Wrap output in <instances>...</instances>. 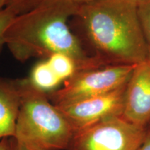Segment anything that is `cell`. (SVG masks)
Masks as SVG:
<instances>
[{"mask_svg": "<svg viewBox=\"0 0 150 150\" xmlns=\"http://www.w3.org/2000/svg\"><path fill=\"white\" fill-rule=\"evenodd\" d=\"M137 10L150 56V0H142L137 5Z\"/></svg>", "mask_w": 150, "mask_h": 150, "instance_id": "obj_11", "label": "cell"}, {"mask_svg": "<svg viewBox=\"0 0 150 150\" xmlns=\"http://www.w3.org/2000/svg\"><path fill=\"white\" fill-rule=\"evenodd\" d=\"M136 65H108L79 71L47 95L54 105H60L109 93L127 85Z\"/></svg>", "mask_w": 150, "mask_h": 150, "instance_id": "obj_4", "label": "cell"}, {"mask_svg": "<svg viewBox=\"0 0 150 150\" xmlns=\"http://www.w3.org/2000/svg\"><path fill=\"white\" fill-rule=\"evenodd\" d=\"M72 1H74L75 4H78L79 6L84 4L91 2L92 1H94V0H72Z\"/></svg>", "mask_w": 150, "mask_h": 150, "instance_id": "obj_17", "label": "cell"}, {"mask_svg": "<svg viewBox=\"0 0 150 150\" xmlns=\"http://www.w3.org/2000/svg\"><path fill=\"white\" fill-rule=\"evenodd\" d=\"M42 0H7L6 7L13 10L18 15H20L31 10Z\"/></svg>", "mask_w": 150, "mask_h": 150, "instance_id": "obj_13", "label": "cell"}, {"mask_svg": "<svg viewBox=\"0 0 150 150\" xmlns=\"http://www.w3.org/2000/svg\"><path fill=\"white\" fill-rule=\"evenodd\" d=\"M7 4V0H0V10L5 8Z\"/></svg>", "mask_w": 150, "mask_h": 150, "instance_id": "obj_18", "label": "cell"}, {"mask_svg": "<svg viewBox=\"0 0 150 150\" xmlns=\"http://www.w3.org/2000/svg\"><path fill=\"white\" fill-rule=\"evenodd\" d=\"M0 150H11V138H3L0 140Z\"/></svg>", "mask_w": 150, "mask_h": 150, "instance_id": "obj_15", "label": "cell"}, {"mask_svg": "<svg viewBox=\"0 0 150 150\" xmlns=\"http://www.w3.org/2000/svg\"><path fill=\"white\" fill-rule=\"evenodd\" d=\"M20 103V79L0 77V140L15 136Z\"/></svg>", "mask_w": 150, "mask_h": 150, "instance_id": "obj_8", "label": "cell"}, {"mask_svg": "<svg viewBox=\"0 0 150 150\" xmlns=\"http://www.w3.org/2000/svg\"><path fill=\"white\" fill-rule=\"evenodd\" d=\"M137 150H150V129L147 130L143 142Z\"/></svg>", "mask_w": 150, "mask_h": 150, "instance_id": "obj_14", "label": "cell"}, {"mask_svg": "<svg viewBox=\"0 0 150 150\" xmlns=\"http://www.w3.org/2000/svg\"><path fill=\"white\" fill-rule=\"evenodd\" d=\"M21 103L13 139L27 150H67L74 131L47 94L20 79Z\"/></svg>", "mask_w": 150, "mask_h": 150, "instance_id": "obj_3", "label": "cell"}, {"mask_svg": "<svg viewBox=\"0 0 150 150\" xmlns=\"http://www.w3.org/2000/svg\"><path fill=\"white\" fill-rule=\"evenodd\" d=\"M127 85L105 95L56 105L74 131H77L115 116H122Z\"/></svg>", "mask_w": 150, "mask_h": 150, "instance_id": "obj_6", "label": "cell"}, {"mask_svg": "<svg viewBox=\"0 0 150 150\" xmlns=\"http://www.w3.org/2000/svg\"><path fill=\"white\" fill-rule=\"evenodd\" d=\"M86 38L106 65H137L149 56L137 5L124 0H94L80 5Z\"/></svg>", "mask_w": 150, "mask_h": 150, "instance_id": "obj_2", "label": "cell"}, {"mask_svg": "<svg viewBox=\"0 0 150 150\" xmlns=\"http://www.w3.org/2000/svg\"><path fill=\"white\" fill-rule=\"evenodd\" d=\"M124 1H128V2H130V3L138 5V3L140 2V1H141L142 0H124Z\"/></svg>", "mask_w": 150, "mask_h": 150, "instance_id": "obj_19", "label": "cell"}, {"mask_svg": "<svg viewBox=\"0 0 150 150\" xmlns=\"http://www.w3.org/2000/svg\"><path fill=\"white\" fill-rule=\"evenodd\" d=\"M47 60L63 83L72 78L76 73L82 70L75 59L67 54L55 53L49 56Z\"/></svg>", "mask_w": 150, "mask_h": 150, "instance_id": "obj_10", "label": "cell"}, {"mask_svg": "<svg viewBox=\"0 0 150 150\" xmlns=\"http://www.w3.org/2000/svg\"><path fill=\"white\" fill-rule=\"evenodd\" d=\"M17 16L18 14L8 7H5L0 10V51L5 45L6 31Z\"/></svg>", "mask_w": 150, "mask_h": 150, "instance_id": "obj_12", "label": "cell"}, {"mask_svg": "<svg viewBox=\"0 0 150 150\" xmlns=\"http://www.w3.org/2000/svg\"><path fill=\"white\" fill-rule=\"evenodd\" d=\"M122 117L142 127L150 122V56L137 64L131 75Z\"/></svg>", "mask_w": 150, "mask_h": 150, "instance_id": "obj_7", "label": "cell"}, {"mask_svg": "<svg viewBox=\"0 0 150 150\" xmlns=\"http://www.w3.org/2000/svg\"><path fill=\"white\" fill-rule=\"evenodd\" d=\"M79 8L72 0H42L13 19L4 34L5 45L20 62L63 53L74 59L82 70L108 65L100 58L88 55L69 27L68 20L76 17Z\"/></svg>", "mask_w": 150, "mask_h": 150, "instance_id": "obj_1", "label": "cell"}, {"mask_svg": "<svg viewBox=\"0 0 150 150\" xmlns=\"http://www.w3.org/2000/svg\"><path fill=\"white\" fill-rule=\"evenodd\" d=\"M28 79L35 88L47 94L60 88L63 83L47 59L35 63Z\"/></svg>", "mask_w": 150, "mask_h": 150, "instance_id": "obj_9", "label": "cell"}, {"mask_svg": "<svg viewBox=\"0 0 150 150\" xmlns=\"http://www.w3.org/2000/svg\"><path fill=\"white\" fill-rule=\"evenodd\" d=\"M147 130L122 116L108 117L74 132L67 150H137Z\"/></svg>", "mask_w": 150, "mask_h": 150, "instance_id": "obj_5", "label": "cell"}, {"mask_svg": "<svg viewBox=\"0 0 150 150\" xmlns=\"http://www.w3.org/2000/svg\"><path fill=\"white\" fill-rule=\"evenodd\" d=\"M11 150H27L25 147H24L23 146L18 144L13 138H11Z\"/></svg>", "mask_w": 150, "mask_h": 150, "instance_id": "obj_16", "label": "cell"}]
</instances>
